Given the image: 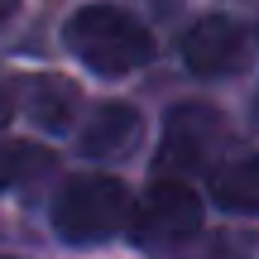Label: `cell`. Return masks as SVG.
I'll use <instances>...</instances> for the list:
<instances>
[{"label":"cell","mask_w":259,"mask_h":259,"mask_svg":"<svg viewBox=\"0 0 259 259\" xmlns=\"http://www.w3.org/2000/svg\"><path fill=\"white\" fill-rule=\"evenodd\" d=\"M63 44L82 67H92L96 77H125L135 67H144L154 58V38L130 10L120 5H82L77 15H67L63 24Z\"/></svg>","instance_id":"1"},{"label":"cell","mask_w":259,"mask_h":259,"mask_svg":"<svg viewBox=\"0 0 259 259\" xmlns=\"http://www.w3.org/2000/svg\"><path fill=\"white\" fill-rule=\"evenodd\" d=\"M130 216L135 202L111 173H72L53 197V231L67 245H101L115 231H125Z\"/></svg>","instance_id":"2"},{"label":"cell","mask_w":259,"mask_h":259,"mask_svg":"<svg viewBox=\"0 0 259 259\" xmlns=\"http://www.w3.org/2000/svg\"><path fill=\"white\" fill-rule=\"evenodd\" d=\"M231 125L211 101H178L163 120V144H158V168L173 173H202L221 158Z\"/></svg>","instance_id":"3"},{"label":"cell","mask_w":259,"mask_h":259,"mask_svg":"<svg viewBox=\"0 0 259 259\" xmlns=\"http://www.w3.org/2000/svg\"><path fill=\"white\" fill-rule=\"evenodd\" d=\"M197 231H202V202L187 183H173V178L154 183L130 216V240L139 250H173V245L192 240Z\"/></svg>","instance_id":"4"},{"label":"cell","mask_w":259,"mask_h":259,"mask_svg":"<svg viewBox=\"0 0 259 259\" xmlns=\"http://www.w3.org/2000/svg\"><path fill=\"white\" fill-rule=\"evenodd\" d=\"M178 53L197 77H235L250 63V29L231 15H206L183 34Z\"/></svg>","instance_id":"5"},{"label":"cell","mask_w":259,"mask_h":259,"mask_svg":"<svg viewBox=\"0 0 259 259\" xmlns=\"http://www.w3.org/2000/svg\"><path fill=\"white\" fill-rule=\"evenodd\" d=\"M139 130H144V120H139V111L130 101H106V106H96V115L82 130V154L125 158L130 149L139 144Z\"/></svg>","instance_id":"6"},{"label":"cell","mask_w":259,"mask_h":259,"mask_svg":"<svg viewBox=\"0 0 259 259\" xmlns=\"http://www.w3.org/2000/svg\"><path fill=\"white\" fill-rule=\"evenodd\" d=\"M77 106H82V96H77V87L67 82V77H29L24 82V111L34 125H44L48 135H63L67 125L77 120Z\"/></svg>","instance_id":"7"},{"label":"cell","mask_w":259,"mask_h":259,"mask_svg":"<svg viewBox=\"0 0 259 259\" xmlns=\"http://www.w3.org/2000/svg\"><path fill=\"white\" fill-rule=\"evenodd\" d=\"M211 197L226 206V211L259 216V154L240 158V163H231V168H216V178H211Z\"/></svg>","instance_id":"8"},{"label":"cell","mask_w":259,"mask_h":259,"mask_svg":"<svg viewBox=\"0 0 259 259\" xmlns=\"http://www.w3.org/2000/svg\"><path fill=\"white\" fill-rule=\"evenodd\" d=\"M53 168V154L34 144H0V187H19V183H34L38 173Z\"/></svg>","instance_id":"9"},{"label":"cell","mask_w":259,"mask_h":259,"mask_svg":"<svg viewBox=\"0 0 259 259\" xmlns=\"http://www.w3.org/2000/svg\"><path fill=\"white\" fill-rule=\"evenodd\" d=\"M15 10H19V0H0V24H5V19L15 15Z\"/></svg>","instance_id":"10"},{"label":"cell","mask_w":259,"mask_h":259,"mask_svg":"<svg viewBox=\"0 0 259 259\" xmlns=\"http://www.w3.org/2000/svg\"><path fill=\"white\" fill-rule=\"evenodd\" d=\"M10 115V96H5V87H0V120Z\"/></svg>","instance_id":"11"},{"label":"cell","mask_w":259,"mask_h":259,"mask_svg":"<svg viewBox=\"0 0 259 259\" xmlns=\"http://www.w3.org/2000/svg\"><path fill=\"white\" fill-rule=\"evenodd\" d=\"M254 115H259V106H254Z\"/></svg>","instance_id":"12"}]
</instances>
